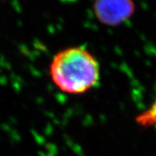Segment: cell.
Returning <instances> with one entry per match:
<instances>
[{
  "mask_svg": "<svg viewBox=\"0 0 156 156\" xmlns=\"http://www.w3.org/2000/svg\"><path fill=\"white\" fill-rule=\"evenodd\" d=\"M50 76L61 91L80 95L99 83L100 66L89 50L83 47H69L58 51L52 58Z\"/></svg>",
  "mask_w": 156,
  "mask_h": 156,
  "instance_id": "6da1fadb",
  "label": "cell"
},
{
  "mask_svg": "<svg viewBox=\"0 0 156 156\" xmlns=\"http://www.w3.org/2000/svg\"><path fill=\"white\" fill-rule=\"evenodd\" d=\"M93 10L99 22L108 26H116L134 14L135 6L131 1H97Z\"/></svg>",
  "mask_w": 156,
  "mask_h": 156,
  "instance_id": "7a4b0ae2",
  "label": "cell"
},
{
  "mask_svg": "<svg viewBox=\"0 0 156 156\" xmlns=\"http://www.w3.org/2000/svg\"><path fill=\"white\" fill-rule=\"evenodd\" d=\"M136 122L143 128H156V95L151 107L146 111L140 114L135 119Z\"/></svg>",
  "mask_w": 156,
  "mask_h": 156,
  "instance_id": "3957f363",
  "label": "cell"
}]
</instances>
